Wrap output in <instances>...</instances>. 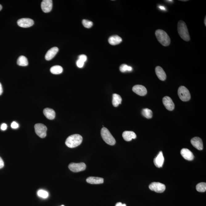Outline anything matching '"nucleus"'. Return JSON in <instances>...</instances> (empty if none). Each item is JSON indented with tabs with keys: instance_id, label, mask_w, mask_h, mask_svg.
<instances>
[{
	"instance_id": "22",
	"label": "nucleus",
	"mask_w": 206,
	"mask_h": 206,
	"mask_svg": "<svg viewBox=\"0 0 206 206\" xmlns=\"http://www.w3.org/2000/svg\"><path fill=\"white\" fill-rule=\"evenodd\" d=\"M122 98L119 95L114 94L113 95L112 104L114 107H117L121 104Z\"/></svg>"
},
{
	"instance_id": "19",
	"label": "nucleus",
	"mask_w": 206,
	"mask_h": 206,
	"mask_svg": "<svg viewBox=\"0 0 206 206\" xmlns=\"http://www.w3.org/2000/svg\"><path fill=\"white\" fill-rule=\"evenodd\" d=\"M122 136L125 141H130L132 139H136V135L134 132L132 131H125L122 134Z\"/></svg>"
},
{
	"instance_id": "14",
	"label": "nucleus",
	"mask_w": 206,
	"mask_h": 206,
	"mask_svg": "<svg viewBox=\"0 0 206 206\" xmlns=\"http://www.w3.org/2000/svg\"><path fill=\"white\" fill-rule=\"evenodd\" d=\"M164 162V158L162 151H160L157 157L154 159V163L157 168H161Z\"/></svg>"
},
{
	"instance_id": "20",
	"label": "nucleus",
	"mask_w": 206,
	"mask_h": 206,
	"mask_svg": "<svg viewBox=\"0 0 206 206\" xmlns=\"http://www.w3.org/2000/svg\"><path fill=\"white\" fill-rule=\"evenodd\" d=\"M45 116L49 120H52L55 118L56 113L54 110L50 108H46L43 110Z\"/></svg>"
},
{
	"instance_id": "29",
	"label": "nucleus",
	"mask_w": 206,
	"mask_h": 206,
	"mask_svg": "<svg viewBox=\"0 0 206 206\" xmlns=\"http://www.w3.org/2000/svg\"><path fill=\"white\" fill-rule=\"evenodd\" d=\"M82 23L84 27L87 28H91L93 26V22L86 20H83L82 21Z\"/></svg>"
},
{
	"instance_id": "16",
	"label": "nucleus",
	"mask_w": 206,
	"mask_h": 206,
	"mask_svg": "<svg viewBox=\"0 0 206 206\" xmlns=\"http://www.w3.org/2000/svg\"><path fill=\"white\" fill-rule=\"evenodd\" d=\"M59 51V49L57 47H53L46 53L45 56V59L47 60H50L57 54Z\"/></svg>"
},
{
	"instance_id": "28",
	"label": "nucleus",
	"mask_w": 206,
	"mask_h": 206,
	"mask_svg": "<svg viewBox=\"0 0 206 206\" xmlns=\"http://www.w3.org/2000/svg\"><path fill=\"white\" fill-rule=\"evenodd\" d=\"M38 195L39 197L46 199L49 196V194L47 192L43 190H40L38 192Z\"/></svg>"
},
{
	"instance_id": "11",
	"label": "nucleus",
	"mask_w": 206,
	"mask_h": 206,
	"mask_svg": "<svg viewBox=\"0 0 206 206\" xmlns=\"http://www.w3.org/2000/svg\"><path fill=\"white\" fill-rule=\"evenodd\" d=\"M134 92L140 96H144L147 94V90L145 87L141 85H136L133 86Z\"/></svg>"
},
{
	"instance_id": "31",
	"label": "nucleus",
	"mask_w": 206,
	"mask_h": 206,
	"mask_svg": "<svg viewBox=\"0 0 206 206\" xmlns=\"http://www.w3.org/2000/svg\"><path fill=\"white\" fill-rule=\"evenodd\" d=\"M84 62H82L81 60H78L77 61L76 65L77 67L80 68H83L84 66Z\"/></svg>"
},
{
	"instance_id": "6",
	"label": "nucleus",
	"mask_w": 206,
	"mask_h": 206,
	"mask_svg": "<svg viewBox=\"0 0 206 206\" xmlns=\"http://www.w3.org/2000/svg\"><path fill=\"white\" fill-rule=\"evenodd\" d=\"M35 132L38 136L42 138L46 137L47 135V127L41 123L36 124L35 126Z\"/></svg>"
},
{
	"instance_id": "36",
	"label": "nucleus",
	"mask_w": 206,
	"mask_h": 206,
	"mask_svg": "<svg viewBox=\"0 0 206 206\" xmlns=\"http://www.w3.org/2000/svg\"><path fill=\"white\" fill-rule=\"evenodd\" d=\"M3 93V89H2V84L1 83H0V96L2 94V93Z\"/></svg>"
},
{
	"instance_id": "23",
	"label": "nucleus",
	"mask_w": 206,
	"mask_h": 206,
	"mask_svg": "<svg viewBox=\"0 0 206 206\" xmlns=\"http://www.w3.org/2000/svg\"><path fill=\"white\" fill-rule=\"evenodd\" d=\"M17 64L20 66H27L28 65V59L25 56H20L18 59Z\"/></svg>"
},
{
	"instance_id": "1",
	"label": "nucleus",
	"mask_w": 206,
	"mask_h": 206,
	"mask_svg": "<svg viewBox=\"0 0 206 206\" xmlns=\"http://www.w3.org/2000/svg\"><path fill=\"white\" fill-rule=\"evenodd\" d=\"M83 141V138L81 135L75 134L69 136L66 140L65 144L71 148L77 147L80 145Z\"/></svg>"
},
{
	"instance_id": "25",
	"label": "nucleus",
	"mask_w": 206,
	"mask_h": 206,
	"mask_svg": "<svg viewBox=\"0 0 206 206\" xmlns=\"http://www.w3.org/2000/svg\"><path fill=\"white\" fill-rule=\"evenodd\" d=\"M142 113L145 117L148 119L151 118L152 117L153 113L152 111L149 109H143Z\"/></svg>"
},
{
	"instance_id": "8",
	"label": "nucleus",
	"mask_w": 206,
	"mask_h": 206,
	"mask_svg": "<svg viewBox=\"0 0 206 206\" xmlns=\"http://www.w3.org/2000/svg\"><path fill=\"white\" fill-rule=\"evenodd\" d=\"M149 189L151 191L157 193H162L165 190V185L159 182H154L149 186Z\"/></svg>"
},
{
	"instance_id": "21",
	"label": "nucleus",
	"mask_w": 206,
	"mask_h": 206,
	"mask_svg": "<svg viewBox=\"0 0 206 206\" xmlns=\"http://www.w3.org/2000/svg\"><path fill=\"white\" fill-rule=\"evenodd\" d=\"M122 41V38L117 35L110 36L109 39V44L113 46L120 44Z\"/></svg>"
},
{
	"instance_id": "18",
	"label": "nucleus",
	"mask_w": 206,
	"mask_h": 206,
	"mask_svg": "<svg viewBox=\"0 0 206 206\" xmlns=\"http://www.w3.org/2000/svg\"><path fill=\"white\" fill-rule=\"evenodd\" d=\"M86 182L88 183L93 184H99L104 183V179L99 177H89L86 179Z\"/></svg>"
},
{
	"instance_id": "5",
	"label": "nucleus",
	"mask_w": 206,
	"mask_h": 206,
	"mask_svg": "<svg viewBox=\"0 0 206 206\" xmlns=\"http://www.w3.org/2000/svg\"><path fill=\"white\" fill-rule=\"evenodd\" d=\"M178 95L181 101L186 102L191 99V94L189 90L184 86H180L178 89Z\"/></svg>"
},
{
	"instance_id": "9",
	"label": "nucleus",
	"mask_w": 206,
	"mask_h": 206,
	"mask_svg": "<svg viewBox=\"0 0 206 206\" xmlns=\"http://www.w3.org/2000/svg\"><path fill=\"white\" fill-rule=\"evenodd\" d=\"M34 22L29 18H23L19 19L17 22L18 25L22 28H28L34 25Z\"/></svg>"
},
{
	"instance_id": "33",
	"label": "nucleus",
	"mask_w": 206,
	"mask_h": 206,
	"mask_svg": "<svg viewBox=\"0 0 206 206\" xmlns=\"http://www.w3.org/2000/svg\"><path fill=\"white\" fill-rule=\"evenodd\" d=\"M7 125H6V124L3 123L1 125V128L2 130H3V131H5V130L7 129Z\"/></svg>"
},
{
	"instance_id": "7",
	"label": "nucleus",
	"mask_w": 206,
	"mask_h": 206,
	"mask_svg": "<svg viewBox=\"0 0 206 206\" xmlns=\"http://www.w3.org/2000/svg\"><path fill=\"white\" fill-rule=\"evenodd\" d=\"M68 168L71 171L75 173L83 171L86 170V164L84 163H70L68 166Z\"/></svg>"
},
{
	"instance_id": "32",
	"label": "nucleus",
	"mask_w": 206,
	"mask_h": 206,
	"mask_svg": "<svg viewBox=\"0 0 206 206\" xmlns=\"http://www.w3.org/2000/svg\"><path fill=\"white\" fill-rule=\"evenodd\" d=\"M11 126L12 127V128L17 129L19 128V125L17 122H13L12 124H11Z\"/></svg>"
},
{
	"instance_id": "15",
	"label": "nucleus",
	"mask_w": 206,
	"mask_h": 206,
	"mask_svg": "<svg viewBox=\"0 0 206 206\" xmlns=\"http://www.w3.org/2000/svg\"><path fill=\"white\" fill-rule=\"evenodd\" d=\"M181 154L182 157L186 160L192 161L194 159V155L189 150L187 149H183L181 151Z\"/></svg>"
},
{
	"instance_id": "30",
	"label": "nucleus",
	"mask_w": 206,
	"mask_h": 206,
	"mask_svg": "<svg viewBox=\"0 0 206 206\" xmlns=\"http://www.w3.org/2000/svg\"><path fill=\"white\" fill-rule=\"evenodd\" d=\"M78 60L84 63L87 60V57L85 55H81L79 56Z\"/></svg>"
},
{
	"instance_id": "26",
	"label": "nucleus",
	"mask_w": 206,
	"mask_h": 206,
	"mask_svg": "<svg viewBox=\"0 0 206 206\" xmlns=\"http://www.w3.org/2000/svg\"><path fill=\"white\" fill-rule=\"evenodd\" d=\"M196 190L200 192H204L206 191V183H200L198 184L196 187Z\"/></svg>"
},
{
	"instance_id": "37",
	"label": "nucleus",
	"mask_w": 206,
	"mask_h": 206,
	"mask_svg": "<svg viewBox=\"0 0 206 206\" xmlns=\"http://www.w3.org/2000/svg\"><path fill=\"white\" fill-rule=\"evenodd\" d=\"M159 8L161 10H165V8L164 7V6H159Z\"/></svg>"
},
{
	"instance_id": "24",
	"label": "nucleus",
	"mask_w": 206,
	"mask_h": 206,
	"mask_svg": "<svg viewBox=\"0 0 206 206\" xmlns=\"http://www.w3.org/2000/svg\"><path fill=\"white\" fill-rule=\"evenodd\" d=\"M50 71L54 75H59L62 73L63 69L60 66L55 65L51 68Z\"/></svg>"
},
{
	"instance_id": "39",
	"label": "nucleus",
	"mask_w": 206,
	"mask_h": 206,
	"mask_svg": "<svg viewBox=\"0 0 206 206\" xmlns=\"http://www.w3.org/2000/svg\"><path fill=\"white\" fill-rule=\"evenodd\" d=\"M2 6L0 4V11H1L2 9Z\"/></svg>"
},
{
	"instance_id": "27",
	"label": "nucleus",
	"mask_w": 206,
	"mask_h": 206,
	"mask_svg": "<svg viewBox=\"0 0 206 206\" xmlns=\"http://www.w3.org/2000/svg\"><path fill=\"white\" fill-rule=\"evenodd\" d=\"M120 70L122 73H124L126 72H131L133 70L132 67L126 64H122L120 66Z\"/></svg>"
},
{
	"instance_id": "41",
	"label": "nucleus",
	"mask_w": 206,
	"mask_h": 206,
	"mask_svg": "<svg viewBox=\"0 0 206 206\" xmlns=\"http://www.w3.org/2000/svg\"><path fill=\"white\" fill-rule=\"evenodd\" d=\"M61 206H64V205H62Z\"/></svg>"
},
{
	"instance_id": "13",
	"label": "nucleus",
	"mask_w": 206,
	"mask_h": 206,
	"mask_svg": "<svg viewBox=\"0 0 206 206\" xmlns=\"http://www.w3.org/2000/svg\"><path fill=\"white\" fill-rule=\"evenodd\" d=\"M191 143L195 148L199 150L203 149V144L202 139L199 137H194L191 140Z\"/></svg>"
},
{
	"instance_id": "34",
	"label": "nucleus",
	"mask_w": 206,
	"mask_h": 206,
	"mask_svg": "<svg viewBox=\"0 0 206 206\" xmlns=\"http://www.w3.org/2000/svg\"><path fill=\"white\" fill-rule=\"evenodd\" d=\"M4 167V162L2 159L0 157V169Z\"/></svg>"
},
{
	"instance_id": "2",
	"label": "nucleus",
	"mask_w": 206,
	"mask_h": 206,
	"mask_svg": "<svg viewBox=\"0 0 206 206\" xmlns=\"http://www.w3.org/2000/svg\"><path fill=\"white\" fill-rule=\"evenodd\" d=\"M178 30L180 37L184 41H189L190 40L189 31L186 23L182 20L179 22L178 25Z\"/></svg>"
},
{
	"instance_id": "35",
	"label": "nucleus",
	"mask_w": 206,
	"mask_h": 206,
	"mask_svg": "<svg viewBox=\"0 0 206 206\" xmlns=\"http://www.w3.org/2000/svg\"><path fill=\"white\" fill-rule=\"evenodd\" d=\"M115 206H126L125 204H122L121 202H118L116 204Z\"/></svg>"
},
{
	"instance_id": "4",
	"label": "nucleus",
	"mask_w": 206,
	"mask_h": 206,
	"mask_svg": "<svg viewBox=\"0 0 206 206\" xmlns=\"http://www.w3.org/2000/svg\"><path fill=\"white\" fill-rule=\"evenodd\" d=\"M101 135L103 139L108 144L113 146L115 144V138L107 128L103 127L101 130Z\"/></svg>"
},
{
	"instance_id": "10",
	"label": "nucleus",
	"mask_w": 206,
	"mask_h": 206,
	"mask_svg": "<svg viewBox=\"0 0 206 206\" xmlns=\"http://www.w3.org/2000/svg\"><path fill=\"white\" fill-rule=\"evenodd\" d=\"M163 102L166 108L169 111H172L175 109V104L171 98L165 96L163 99Z\"/></svg>"
},
{
	"instance_id": "3",
	"label": "nucleus",
	"mask_w": 206,
	"mask_h": 206,
	"mask_svg": "<svg viewBox=\"0 0 206 206\" xmlns=\"http://www.w3.org/2000/svg\"><path fill=\"white\" fill-rule=\"evenodd\" d=\"M155 34L159 42L163 46H167L170 44L171 39L170 37L164 31L160 29L156 30Z\"/></svg>"
},
{
	"instance_id": "17",
	"label": "nucleus",
	"mask_w": 206,
	"mask_h": 206,
	"mask_svg": "<svg viewBox=\"0 0 206 206\" xmlns=\"http://www.w3.org/2000/svg\"><path fill=\"white\" fill-rule=\"evenodd\" d=\"M155 73L159 80L164 81L166 79L167 75L165 72L161 67L157 66L155 68Z\"/></svg>"
},
{
	"instance_id": "40",
	"label": "nucleus",
	"mask_w": 206,
	"mask_h": 206,
	"mask_svg": "<svg viewBox=\"0 0 206 206\" xmlns=\"http://www.w3.org/2000/svg\"><path fill=\"white\" fill-rule=\"evenodd\" d=\"M166 1L168 2H173V1Z\"/></svg>"
},
{
	"instance_id": "38",
	"label": "nucleus",
	"mask_w": 206,
	"mask_h": 206,
	"mask_svg": "<svg viewBox=\"0 0 206 206\" xmlns=\"http://www.w3.org/2000/svg\"><path fill=\"white\" fill-rule=\"evenodd\" d=\"M204 23H205V26H206V17H205V20H204Z\"/></svg>"
},
{
	"instance_id": "12",
	"label": "nucleus",
	"mask_w": 206,
	"mask_h": 206,
	"mask_svg": "<svg viewBox=\"0 0 206 206\" xmlns=\"http://www.w3.org/2000/svg\"><path fill=\"white\" fill-rule=\"evenodd\" d=\"M52 0H44L41 3V9L45 13L49 12L52 9Z\"/></svg>"
}]
</instances>
